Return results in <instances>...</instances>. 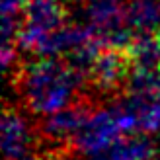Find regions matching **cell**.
Instances as JSON below:
<instances>
[{
    "mask_svg": "<svg viewBox=\"0 0 160 160\" xmlns=\"http://www.w3.org/2000/svg\"><path fill=\"white\" fill-rule=\"evenodd\" d=\"M86 78L67 61L39 59L20 68L18 88L29 111L35 115H53L76 103V96Z\"/></svg>",
    "mask_w": 160,
    "mask_h": 160,
    "instance_id": "obj_1",
    "label": "cell"
},
{
    "mask_svg": "<svg viewBox=\"0 0 160 160\" xmlns=\"http://www.w3.org/2000/svg\"><path fill=\"white\" fill-rule=\"evenodd\" d=\"M67 26L65 0H26L22 28L16 45L22 53L37 55L39 47L49 35Z\"/></svg>",
    "mask_w": 160,
    "mask_h": 160,
    "instance_id": "obj_2",
    "label": "cell"
},
{
    "mask_svg": "<svg viewBox=\"0 0 160 160\" xmlns=\"http://www.w3.org/2000/svg\"><path fill=\"white\" fill-rule=\"evenodd\" d=\"M121 137H125V135H123L121 125H119L117 109L115 106H109V108H102L98 111H92L86 125L74 137L72 145L82 156L90 158L94 154L102 152V150H106L109 145H113Z\"/></svg>",
    "mask_w": 160,
    "mask_h": 160,
    "instance_id": "obj_3",
    "label": "cell"
},
{
    "mask_svg": "<svg viewBox=\"0 0 160 160\" xmlns=\"http://www.w3.org/2000/svg\"><path fill=\"white\" fill-rule=\"evenodd\" d=\"M131 70H133V65H131V59L127 55V51L103 49L100 53V57L96 59L88 80L100 92L109 94L127 84V78H129Z\"/></svg>",
    "mask_w": 160,
    "mask_h": 160,
    "instance_id": "obj_4",
    "label": "cell"
},
{
    "mask_svg": "<svg viewBox=\"0 0 160 160\" xmlns=\"http://www.w3.org/2000/svg\"><path fill=\"white\" fill-rule=\"evenodd\" d=\"M92 115L90 106L88 103H72L67 109L57 111L53 115H47L41 119V125H39V131H41V137L53 142H72L74 137L80 133V129L86 125L88 117Z\"/></svg>",
    "mask_w": 160,
    "mask_h": 160,
    "instance_id": "obj_5",
    "label": "cell"
},
{
    "mask_svg": "<svg viewBox=\"0 0 160 160\" xmlns=\"http://www.w3.org/2000/svg\"><path fill=\"white\" fill-rule=\"evenodd\" d=\"M2 152L4 160H26L33 154V135L29 123L12 106H6L2 115Z\"/></svg>",
    "mask_w": 160,
    "mask_h": 160,
    "instance_id": "obj_6",
    "label": "cell"
},
{
    "mask_svg": "<svg viewBox=\"0 0 160 160\" xmlns=\"http://www.w3.org/2000/svg\"><path fill=\"white\" fill-rule=\"evenodd\" d=\"M156 147L147 135H125L88 160H154Z\"/></svg>",
    "mask_w": 160,
    "mask_h": 160,
    "instance_id": "obj_7",
    "label": "cell"
},
{
    "mask_svg": "<svg viewBox=\"0 0 160 160\" xmlns=\"http://www.w3.org/2000/svg\"><path fill=\"white\" fill-rule=\"evenodd\" d=\"M133 68L158 72L160 70V37L156 33H139L127 49Z\"/></svg>",
    "mask_w": 160,
    "mask_h": 160,
    "instance_id": "obj_8",
    "label": "cell"
},
{
    "mask_svg": "<svg viewBox=\"0 0 160 160\" xmlns=\"http://www.w3.org/2000/svg\"><path fill=\"white\" fill-rule=\"evenodd\" d=\"M127 26L135 33H158L160 0H131L127 4Z\"/></svg>",
    "mask_w": 160,
    "mask_h": 160,
    "instance_id": "obj_9",
    "label": "cell"
},
{
    "mask_svg": "<svg viewBox=\"0 0 160 160\" xmlns=\"http://www.w3.org/2000/svg\"><path fill=\"white\" fill-rule=\"evenodd\" d=\"M137 117L141 135H160V98H133L123 100Z\"/></svg>",
    "mask_w": 160,
    "mask_h": 160,
    "instance_id": "obj_10",
    "label": "cell"
},
{
    "mask_svg": "<svg viewBox=\"0 0 160 160\" xmlns=\"http://www.w3.org/2000/svg\"><path fill=\"white\" fill-rule=\"evenodd\" d=\"M158 96H160V72H158Z\"/></svg>",
    "mask_w": 160,
    "mask_h": 160,
    "instance_id": "obj_11",
    "label": "cell"
}]
</instances>
